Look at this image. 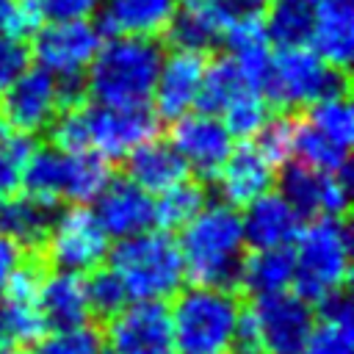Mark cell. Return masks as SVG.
<instances>
[{
	"instance_id": "14",
	"label": "cell",
	"mask_w": 354,
	"mask_h": 354,
	"mask_svg": "<svg viewBox=\"0 0 354 354\" xmlns=\"http://www.w3.org/2000/svg\"><path fill=\"white\" fill-rule=\"evenodd\" d=\"M58 113V80L41 69L28 66L0 94V124L6 130L33 136L47 130Z\"/></svg>"
},
{
	"instance_id": "20",
	"label": "cell",
	"mask_w": 354,
	"mask_h": 354,
	"mask_svg": "<svg viewBox=\"0 0 354 354\" xmlns=\"http://www.w3.org/2000/svg\"><path fill=\"white\" fill-rule=\"evenodd\" d=\"M241 224H243L246 246L279 249V246H293L304 218L279 191H268L254 202H249L246 207H241Z\"/></svg>"
},
{
	"instance_id": "36",
	"label": "cell",
	"mask_w": 354,
	"mask_h": 354,
	"mask_svg": "<svg viewBox=\"0 0 354 354\" xmlns=\"http://www.w3.org/2000/svg\"><path fill=\"white\" fill-rule=\"evenodd\" d=\"M83 288H86V301H88V310L91 315L97 318H111L116 315L130 299L119 282V277L111 271V268H94L88 274H83Z\"/></svg>"
},
{
	"instance_id": "38",
	"label": "cell",
	"mask_w": 354,
	"mask_h": 354,
	"mask_svg": "<svg viewBox=\"0 0 354 354\" xmlns=\"http://www.w3.org/2000/svg\"><path fill=\"white\" fill-rule=\"evenodd\" d=\"M293 127H296V119L288 116V113H279V116H271V119L263 124V130H260L252 141L266 152V158H268L274 166H282L285 160H290Z\"/></svg>"
},
{
	"instance_id": "16",
	"label": "cell",
	"mask_w": 354,
	"mask_h": 354,
	"mask_svg": "<svg viewBox=\"0 0 354 354\" xmlns=\"http://www.w3.org/2000/svg\"><path fill=\"white\" fill-rule=\"evenodd\" d=\"M91 213L108 238L122 241L155 227V196L127 177H111L97 194Z\"/></svg>"
},
{
	"instance_id": "37",
	"label": "cell",
	"mask_w": 354,
	"mask_h": 354,
	"mask_svg": "<svg viewBox=\"0 0 354 354\" xmlns=\"http://www.w3.org/2000/svg\"><path fill=\"white\" fill-rule=\"evenodd\" d=\"M36 354H102V335L91 324L53 329L39 340Z\"/></svg>"
},
{
	"instance_id": "12",
	"label": "cell",
	"mask_w": 354,
	"mask_h": 354,
	"mask_svg": "<svg viewBox=\"0 0 354 354\" xmlns=\"http://www.w3.org/2000/svg\"><path fill=\"white\" fill-rule=\"evenodd\" d=\"M169 144L188 166V174H196V180L202 183L216 180L230 149L235 147L221 119L202 111H188L185 116L174 119L169 130Z\"/></svg>"
},
{
	"instance_id": "27",
	"label": "cell",
	"mask_w": 354,
	"mask_h": 354,
	"mask_svg": "<svg viewBox=\"0 0 354 354\" xmlns=\"http://www.w3.org/2000/svg\"><path fill=\"white\" fill-rule=\"evenodd\" d=\"M301 354H354V313L346 290L318 304V318Z\"/></svg>"
},
{
	"instance_id": "42",
	"label": "cell",
	"mask_w": 354,
	"mask_h": 354,
	"mask_svg": "<svg viewBox=\"0 0 354 354\" xmlns=\"http://www.w3.org/2000/svg\"><path fill=\"white\" fill-rule=\"evenodd\" d=\"M227 354H266L263 340L257 335V326H254V318H252L249 310H241V318L235 324L232 343H230V351Z\"/></svg>"
},
{
	"instance_id": "15",
	"label": "cell",
	"mask_w": 354,
	"mask_h": 354,
	"mask_svg": "<svg viewBox=\"0 0 354 354\" xmlns=\"http://www.w3.org/2000/svg\"><path fill=\"white\" fill-rule=\"evenodd\" d=\"M205 64H207L205 53L171 50L169 55H163L152 94H149V102H152L149 108L160 122H174L196 108Z\"/></svg>"
},
{
	"instance_id": "23",
	"label": "cell",
	"mask_w": 354,
	"mask_h": 354,
	"mask_svg": "<svg viewBox=\"0 0 354 354\" xmlns=\"http://www.w3.org/2000/svg\"><path fill=\"white\" fill-rule=\"evenodd\" d=\"M307 47L321 55L329 66L348 69L354 55V8L351 0L318 3L313 8V25Z\"/></svg>"
},
{
	"instance_id": "33",
	"label": "cell",
	"mask_w": 354,
	"mask_h": 354,
	"mask_svg": "<svg viewBox=\"0 0 354 354\" xmlns=\"http://www.w3.org/2000/svg\"><path fill=\"white\" fill-rule=\"evenodd\" d=\"M304 122L313 124L321 136H326L340 149H351L354 141V111L348 102V94H332L313 105H307Z\"/></svg>"
},
{
	"instance_id": "9",
	"label": "cell",
	"mask_w": 354,
	"mask_h": 354,
	"mask_svg": "<svg viewBox=\"0 0 354 354\" xmlns=\"http://www.w3.org/2000/svg\"><path fill=\"white\" fill-rule=\"evenodd\" d=\"M102 44V33L91 19L44 22L33 30L30 58L53 77H83Z\"/></svg>"
},
{
	"instance_id": "40",
	"label": "cell",
	"mask_w": 354,
	"mask_h": 354,
	"mask_svg": "<svg viewBox=\"0 0 354 354\" xmlns=\"http://www.w3.org/2000/svg\"><path fill=\"white\" fill-rule=\"evenodd\" d=\"M30 66V50L25 39L0 33V94Z\"/></svg>"
},
{
	"instance_id": "24",
	"label": "cell",
	"mask_w": 354,
	"mask_h": 354,
	"mask_svg": "<svg viewBox=\"0 0 354 354\" xmlns=\"http://www.w3.org/2000/svg\"><path fill=\"white\" fill-rule=\"evenodd\" d=\"M55 213H58V207L41 202L25 191L3 196L0 199V238H8L19 249L39 254L50 235Z\"/></svg>"
},
{
	"instance_id": "30",
	"label": "cell",
	"mask_w": 354,
	"mask_h": 354,
	"mask_svg": "<svg viewBox=\"0 0 354 354\" xmlns=\"http://www.w3.org/2000/svg\"><path fill=\"white\" fill-rule=\"evenodd\" d=\"M290 160L324 171V174H343L348 171V152L340 149L337 144H332L326 136H321L313 124H307L304 119H296L293 127V141H290Z\"/></svg>"
},
{
	"instance_id": "44",
	"label": "cell",
	"mask_w": 354,
	"mask_h": 354,
	"mask_svg": "<svg viewBox=\"0 0 354 354\" xmlns=\"http://www.w3.org/2000/svg\"><path fill=\"white\" fill-rule=\"evenodd\" d=\"M11 348H14V343H11V335H8L6 315H3V310H0V354H6V351H11Z\"/></svg>"
},
{
	"instance_id": "47",
	"label": "cell",
	"mask_w": 354,
	"mask_h": 354,
	"mask_svg": "<svg viewBox=\"0 0 354 354\" xmlns=\"http://www.w3.org/2000/svg\"><path fill=\"white\" fill-rule=\"evenodd\" d=\"M174 3H180V6H183V8H185V6H196V3H199V0H174Z\"/></svg>"
},
{
	"instance_id": "18",
	"label": "cell",
	"mask_w": 354,
	"mask_h": 354,
	"mask_svg": "<svg viewBox=\"0 0 354 354\" xmlns=\"http://www.w3.org/2000/svg\"><path fill=\"white\" fill-rule=\"evenodd\" d=\"M241 8V0H199L196 6L177 8L163 36L174 50L207 53L221 44L227 25L235 19Z\"/></svg>"
},
{
	"instance_id": "7",
	"label": "cell",
	"mask_w": 354,
	"mask_h": 354,
	"mask_svg": "<svg viewBox=\"0 0 354 354\" xmlns=\"http://www.w3.org/2000/svg\"><path fill=\"white\" fill-rule=\"evenodd\" d=\"M86 149L108 163H122L136 147L158 136L160 119L149 105H83Z\"/></svg>"
},
{
	"instance_id": "34",
	"label": "cell",
	"mask_w": 354,
	"mask_h": 354,
	"mask_svg": "<svg viewBox=\"0 0 354 354\" xmlns=\"http://www.w3.org/2000/svg\"><path fill=\"white\" fill-rule=\"evenodd\" d=\"M218 119L232 136V141H252L271 119V105L257 88H246L218 113Z\"/></svg>"
},
{
	"instance_id": "26",
	"label": "cell",
	"mask_w": 354,
	"mask_h": 354,
	"mask_svg": "<svg viewBox=\"0 0 354 354\" xmlns=\"http://www.w3.org/2000/svg\"><path fill=\"white\" fill-rule=\"evenodd\" d=\"M290 285H293V252H290V246L252 249L249 254H243L235 288L260 299V296L290 290Z\"/></svg>"
},
{
	"instance_id": "31",
	"label": "cell",
	"mask_w": 354,
	"mask_h": 354,
	"mask_svg": "<svg viewBox=\"0 0 354 354\" xmlns=\"http://www.w3.org/2000/svg\"><path fill=\"white\" fill-rule=\"evenodd\" d=\"M207 202V188L202 180L185 177L169 191L155 196V227L163 232L183 230Z\"/></svg>"
},
{
	"instance_id": "3",
	"label": "cell",
	"mask_w": 354,
	"mask_h": 354,
	"mask_svg": "<svg viewBox=\"0 0 354 354\" xmlns=\"http://www.w3.org/2000/svg\"><path fill=\"white\" fill-rule=\"evenodd\" d=\"M293 290L313 307L343 293L351 279V230L346 218H307L290 246Z\"/></svg>"
},
{
	"instance_id": "4",
	"label": "cell",
	"mask_w": 354,
	"mask_h": 354,
	"mask_svg": "<svg viewBox=\"0 0 354 354\" xmlns=\"http://www.w3.org/2000/svg\"><path fill=\"white\" fill-rule=\"evenodd\" d=\"M108 268L119 277L130 301H166L185 285L177 238L163 230H147L116 241L108 249Z\"/></svg>"
},
{
	"instance_id": "48",
	"label": "cell",
	"mask_w": 354,
	"mask_h": 354,
	"mask_svg": "<svg viewBox=\"0 0 354 354\" xmlns=\"http://www.w3.org/2000/svg\"><path fill=\"white\" fill-rule=\"evenodd\" d=\"M6 354H36V351H22V348H11V351H6Z\"/></svg>"
},
{
	"instance_id": "13",
	"label": "cell",
	"mask_w": 354,
	"mask_h": 354,
	"mask_svg": "<svg viewBox=\"0 0 354 354\" xmlns=\"http://www.w3.org/2000/svg\"><path fill=\"white\" fill-rule=\"evenodd\" d=\"M348 180L351 171L324 174L296 160H285L282 169H277L274 185H279V194L293 205V210L301 218H315V216L343 218L348 210Z\"/></svg>"
},
{
	"instance_id": "1",
	"label": "cell",
	"mask_w": 354,
	"mask_h": 354,
	"mask_svg": "<svg viewBox=\"0 0 354 354\" xmlns=\"http://www.w3.org/2000/svg\"><path fill=\"white\" fill-rule=\"evenodd\" d=\"M177 246L185 279L205 288L232 290L246 249L241 210L227 202H205V207L180 230Z\"/></svg>"
},
{
	"instance_id": "19",
	"label": "cell",
	"mask_w": 354,
	"mask_h": 354,
	"mask_svg": "<svg viewBox=\"0 0 354 354\" xmlns=\"http://www.w3.org/2000/svg\"><path fill=\"white\" fill-rule=\"evenodd\" d=\"M221 47L238 64V69L243 72L249 86L263 94V83H266L268 64H271V39L266 30L263 11L243 6L235 14V19L227 25V30L221 36Z\"/></svg>"
},
{
	"instance_id": "22",
	"label": "cell",
	"mask_w": 354,
	"mask_h": 354,
	"mask_svg": "<svg viewBox=\"0 0 354 354\" xmlns=\"http://www.w3.org/2000/svg\"><path fill=\"white\" fill-rule=\"evenodd\" d=\"M97 30L108 36L158 39L177 14L174 0H102Z\"/></svg>"
},
{
	"instance_id": "5",
	"label": "cell",
	"mask_w": 354,
	"mask_h": 354,
	"mask_svg": "<svg viewBox=\"0 0 354 354\" xmlns=\"http://www.w3.org/2000/svg\"><path fill=\"white\" fill-rule=\"evenodd\" d=\"M241 310L235 290L227 288L180 290L169 310L177 354H227Z\"/></svg>"
},
{
	"instance_id": "45",
	"label": "cell",
	"mask_w": 354,
	"mask_h": 354,
	"mask_svg": "<svg viewBox=\"0 0 354 354\" xmlns=\"http://www.w3.org/2000/svg\"><path fill=\"white\" fill-rule=\"evenodd\" d=\"M241 3H243V6H249V8H260V11H263L271 0H241Z\"/></svg>"
},
{
	"instance_id": "39",
	"label": "cell",
	"mask_w": 354,
	"mask_h": 354,
	"mask_svg": "<svg viewBox=\"0 0 354 354\" xmlns=\"http://www.w3.org/2000/svg\"><path fill=\"white\" fill-rule=\"evenodd\" d=\"M39 25L44 22L36 8V0H0V33L25 39Z\"/></svg>"
},
{
	"instance_id": "6",
	"label": "cell",
	"mask_w": 354,
	"mask_h": 354,
	"mask_svg": "<svg viewBox=\"0 0 354 354\" xmlns=\"http://www.w3.org/2000/svg\"><path fill=\"white\" fill-rule=\"evenodd\" d=\"M332 94H348V77L343 69L329 66L307 44L277 47V53H271L268 75L263 83V97L268 105L288 113Z\"/></svg>"
},
{
	"instance_id": "11",
	"label": "cell",
	"mask_w": 354,
	"mask_h": 354,
	"mask_svg": "<svg viewBox=\"0 0 354 354\" xmlns=\"http://www.w3.org/2000/svg\"><path fill=\"white\" fill-rule=\"evenodd\" d=\"M266 354H301L315 324V310L296 290L254 299L249 307Z\"/></svg>"
},
{
	"instance_id": "32",
	"label": "cell",
	"mask_w": 354,
	"mask_h": 354,
	"mask_svg": "<svg viewBox=\"0 0 354 354\" xmlns=\"http://www.w3.org/2000/svg\"><path fill=\"white\" fill-rule=\"evenodd\" d=\"M266 30L271 44L277 47H301L310 39L313 25V6L299 0H271L263 8Z\"/></svg>"
},
{
	"instance_id": "25",
	"label": "cell",
	"mask_w": 354,
	"mask_h": 354,
	"mask_svg": "<svg viewBox=\"0 0 354 354\" xmlns=\"http://www.w3.org/2000/svg\"><path fill=\"white\" fill-rule=\"evenodd\" d=\"M127 169V180H133L138 188H144L149 196H158L163 191H169L171 185L183 183L188 174V166L183 163V158L177 155V149L163 141V138H149L141 147H136L124 160Z\"/></svg>"
},
{
	"instance_id": "10",
	"label": "cell",
	"mask_w": 354,
	"mask_h": 354,
	"mask_svg": "<svg viewBox=\"0 0 354 354\" xmlns=\"http://www.w3.org/2000/svg\"><path fill=\"white\" fill-rule=\"evenodd\" d=\"M108 354H177L163 301H127L105 326Z\"/></svg>"
},
{
	"instance_id": "28",
	"label": "cell",
	"mask_w": 354,
	"mask_h": 354,
	"mask_svg": "<svg viewBox=\"0 0 354 354\" xmlns=\"http://www.w3.org/2000/svg\"><path fill=\"white\" fill-rule=\"evenodd\" d=\"M249 86V80L243 77V72L238 69V64L230 55H216L213 61L205 64V75H202V86H199V97H196V108L202 113H213L218 116L238 94H243Z\"/></svg>"
},
{
	"instance_id": "29",
	"label": "cell",
	"mask_w": 354,
	"mask_h": 354,
	"mask_svg": "<svg viewBox=\"0 0 354 354\" xmlns=\"http://www.w3.org/2000/svg\"><path fill=\"white\" fill-rule=\"evenodd\" d=\"M111 163L94 152H64V202L88 205L111 180Z\"/></svg>"
},
{
	"instance_id": "43",
	"label": "cell",
	"mask_w": 354,
	"mask_h": 354,
	"mask_svg": "<svg viewBox=\"0 0 354 354\" xmlns=\"http://www.w3.org/2000/svg\"><path fill=\"white\" fill-rule=\"evenodd\" d=\"M25 257H28L25 249L11 243L8 238H0V301H3V296H6L11 279H14V274H17V268L22 266Z\"/></svg>"
},
{
	"instance_id": "17",
	"label": "cell",
	"mask_w": 354,
	"mask_h": 354,
	"mask_svg": "<svg viewBox=\"0 0 354 354\" xmlns=\"http://www.w3.org/2000/svg\"><path fill=\"white\" fill-rule=\"evenodd\" d=\"M277 169L279 166H274L254 141L235 144L216 174V188L221 194V202L232 207H246L257 196L274 191Z\"/></svg>"
},
{
	"instance_id": "35",
	"label": "cell",
	"mask_w": 354,
	"mask_h": 354,
	"mask_svg": "<svg viewBox=\"0 0 354 354\" xmlns=\"http://www.w3.org/2000/svg\"><path fill=\"white\" fill-rule=\"evenodd\" d=\"M33 149H36L33 136L0 130V199L22 191L25 166H28Z\"/></svg>"
},
{
	"instance_id": "46",
	"label": "cell",
	"mask_w": 354,
	"mask_h": 354,
	"mask_svg": "<svg viewBox=\"0 0 354 354\" xmlns=\"http://www.w3.org/2000/svg\"><path fill=\"white\" fill-rule=\"evenodd\" d=\"M299 3H307V6H313V8H315L318 3H332V0H299Z\"/></svg>"
},
{
	"instance_id": "8",
	"label": "cell",
	"mask_w": 354,
	"mask_h": 354,
	"mask_svg": "<svg viewBox=\"0 0 354 354\" xmlns=\"http://www.w3.org/2000/svg\"><path fill=\"white\" fill-rule=\"evenodd\" d=\"M108 249H111V238L94 218L91 207L72 205L55 213V221L39 254L47 257L53 268L88 274L102 266V260L108 257Z\"/></svg>"
},
{
	"instance_id": "41",
	"label": "cell",
	"mask_w": 354,
	"mask_h": 354,
	"mask_svg": "<svg viewBox=\"0 0 354 354\" xmlns=\"http://www.w3.org/2000/svg\"><path fill=\"white\" fill-rule=\"evenodd\" d=\"M102 0H36L41 22H69V19H91Z\"/></svg>"
},
{
	"instance_id": "2",
	"label": "cell",
	"mask_w": 354,
	"mask_h": 354,
	"mask_svg": "<svg viewBox=\"0 0 354 354\" xmlns=\"http://www.w3.org/2000/svg\"><path fill=\"white\" fill-rule=\"evenodd\" d=\"M160 61L158 39L108 36L83 75L86 97L102 105H149Z\"/></svg>"
},
{
	"instance_id": "21",
	"label": "cell",
	"mask_w": 354,
	"mask_h": 354,
	"mask_svg": "<svg viewBox=\"0 0 354 354\" xmlns=\"http://www.w3.org/2000/svg\"><path fill=\"white\" fill-rule=\"evenodd\" d=\"M36 307L47 324V332L88 324L91 310L86 301L83 274H72L61 268L44 271L36 288Z\"/></svg>"
}]
</instances>
